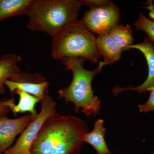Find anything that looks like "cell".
I'll return each mask as SVG.
<instances>
[{"label": "cell", "instance_id": "12", "mask_svg": "<svg viewBox=\"0 0 154 154\" xmlns=\"http://www.w3.org/2000/svg\"><path fill=\"white\" fill-rule=\"evenodd\" d=\"M96 45L100 55L103 56L107 65L112 64L120 59L122 51L109 34L99 35L96 38Z\"/></svg>", "mask_w": 154, "mask_h": 154}, {"label": "cell", "instance_id": "20", "mask_svg": "<svg viewBox=\"0 0 154 154\" xmlns=\"http://www.w3.org/2000/svg\"><path fill=\"white\" fill-rule=\"evenodd\" d=\"M152 154H154V153H152Z\"/></svg>", "mask_w": 154, "mask_h": 154}, {"label": "cell", "instance_id": "7", "mask_svg": "<svg viewBox=\"0 0 154 154\" xmlns=\"http://www.w3.org/2000/svg\"><path fill=\"white\" fill-rule=\"evenodd\" d=\"M11 94L21 91L41 99L48 94L49 83L38 72H20L14 80H8L5 83Z\"/></svg>", "mask_w": 154, "mask_h": 154}, {"label": "cell", "instance_id": "18", "mask_svg": "<svg viewBox=\"0 0 154 154\" xmlns=\"http://www.w3.org/2000/svg\"><path fill=\"white\" fill-rule=\"evenodd\" d=\"M11 111V108L0 103V117L6 116L8 113Z\"/></svg>", "mask_w": 154, "mask_h": 154}, {"label": "cell", "instance_id": "4", "mask_svg": "<svg viewBox=\"0 0 154 154\" xmlns=\"http://www.w3.org/2000/svg\"><path fill=\"white\" fill-rule=\"evenodd\" d=\"M51 55L55 59L82 58L93 63L101 57L96 38L81 20L69 23L52 37Z\"/></svg>", "mask_w": 154, "mask_h": 154}, {"label": "cell", "instance_id": "11", "mask_svg": "<svg viewBox=\"0 0 154 154\" xmlns=\"http://www.w3.org/2000/svg\"><path fill=\"white\" fill-rule=\"evenodd\" d=\"M14 93L18 94L19 96V103L17 105H15L14 98L6 101H0V103L10 107L15 116L18 113L29 112L34 118H36L38 113L35 110V106L36 103L40 102L41 99L24 91H16Z\"/></svg>", "mask_w": 154, "mask_h": 154}, {"label": "cell", "instance_id": "15", "mask_svg": "<svg viewBox=\"0 0 154 154\" xmlns=\"http://www.w3.org/2000/svg\"><path fill=\"white\" fill-rule=\"evenodd\" d=\"M132 33V28L129 25L118 24L111 29L108 34L123 52L127 48L132 45L134 42Z\"/></svg>", "mask_w": 154, "mask_h": 154}, {"label": "cell", "instance_id": "3", "mask_svg": "<svg viewBox=\"0 0 154 154\" xmlns=\"http://www.w3.org/2000/svg\"><path fill=\"white\" fill-rule=\"evenodd\" d=\"M83 0H33L27 12V28L56 35L69 23L78 19Z\"/></svg>", "mask_w": 154, "mask_h": 154}, {"label": "cell", "instance_id": "2", "mask_svg": "<svg viewBox=\"0 0 154 154\" xmlns=\"http://www.w3.org/2000/svg\"><path fill=\"white\" fill-rule=\"evenodd\" d=\"M66 70L72 72L71 83L67 88L58 91L59 98L64 99L66 103L72 102L75 105V113H77L81 107L82 112L87 116H96L101 109V100L94 96L92 88L94 77L101 72L103 66L107 64L99 61L98 66L93 70H88L83 66L85 61L82 58H64L61 60Z\"/></svg>", "mask_w": 154, "mask_h": 154}, {"label": "cell", "instance_id": "14", "mask_svg": "<svg viewBox=\"0 0 154 154\" xmlns=\"http://www.w3.org/2000/svg\"><path fill=\"white\" fill-rule=\"evenodd\" d=\"M33 0H0V22L10 17L26 14Z\"/></svg>", "mask_w": 154, "mask_h": 154}, {"label": "cell", "instance_id": "6", "mask_svg": "<svg viewBox=\"0 0 154 154\" xmlns=\"http://www.w3.org/2000/svg\"><path fill=\"white\" fill-rule=\"evenodd\" d=\"M120 11L112 2L105 5L90 8L81 19L91 32L99 35L108 34L116 25L119 24Z\"/></svg>", "mask_w": 154, "mask_h": 154}, {"label": "cell", "instance_id": "13", "mask_svg": "<svg viewBox=\"0 0 154 154\" xmlns=\"http://www.w3.org/2000/svg\"><path fill=\"white\" fill-rule=\"evenodd\" d=\"M104 121L99 119L94 123V129L84 136V142L90 144L96 150L98 154H110L105 139L106 129L103 126Z\"/></svg>", "mask_w": 154, "mask_h": 154}, {"label": "cell", "instance_id": "10", "mask_svg": "<svg viewBox=\"0 0 154 154\" xmlns=\"http://www.w3.org/2000/svg\"><path fill=\"white\" fill-rule=\"evenodd\" d=\"M21 60V56L16 54H5L0 57V94L5 92L6 81L14 80L21 72L18 63Z\"/></svg>", "mask_w": 154, "mask_h": 154}, {"label": "cell", "instance_id": "16", "mask_svg": "<svg viewBox=\"0 0 154 154\" xmlns=\"http://www.w3.org/2000/svg\"><path fill=\"white\" fill-rule=\"evenodd\" d=\"M137 30H142L148 36V38L154 44V21L147 19L142 14H140L139 17L134 23Z\"/></svg>", "mask_w": 154, "mask_h": 154}, {"label": "cell", "instance_id": "8", "mask_svg": "<svg viewBox=\"0 0 154 154\" xmlns=\"http://www.w3.org/2000/svg\"><path fill=\"white\" fill-rule=\"evenodd\" d=\"M135 48L140 51L143 54L147 63L148 75L146 81L137 87L132 86L125 88H121L118 85L113 88V93L114 96L120 92L125 91H133L139 93H146L154 88V44L148 38H145L143 42L137 44H133L127 48Z\"/></svg>", "mask_w": 154, "mask_h": 154}, {"label": "cell", "instance_id": "5", "mask_svg": "<svg viewBox=\"0 0 154 154\" xmlns=\"http://www.w3.org/2000/svg\"><path fill=\"white\" fill-rule=\"evenodd\" d=\"M40 102V113L26 127L15 145L7 149L5 154H22L25 151L30 150L45 122L56 113V103L48 94L43 97Z\"/></svg>", "mask_w": 154, "mask_h": 154}, {"label": "cell", "instance_id": "1", "mask_svg": "<svg viewBox=\"0 0 154 154\" xmlns=\"http://www.w3.org/2000/svg\"><path fill=\"white\" fill-rule=\"evenodd\" d=\"M86 122L57 113L46 120L30 149L31 154H79L88 132Z\"/></svg>", "mask_w": 154, "mask_h": 154}, {"label": "cell", "instance_id": "19", "mask_svg": "<svg viewBox=\"0 0 154 154\" xmlns=\"http://www.w3.org/2000/svg\"><path fill=\"white\" fill-rule=\"evenodd\" d=\"M22 154H31V153L30 152V150H26Z\"/></svg>", "mask_w": 154, "mask_h": 154}, {"label": "cell", "instance_id": "9", "mask_svg": "<svg viewBox=\"0 0 154 154\" xmlns=\"http://www.w3.org/2000/svg\"><path fill=\"white\" fill-rule=\"evenodd\" d=\"M34 119L30 113L15 119L0 117V154L9 148L16 137Z\"/></svg>", "mask_w": 154, "mask_h": 154}, {"label": "cell", "instance_id": "17", "mask_svg": "<svg viewBox=\"0 0 154 154\" xmlns=\"http://www.w3.org/2000/svg\"><path fill=\"white\" fill-rule=\"evenodd\" d=\"M150 92L149 97L145 104L138 105L140 112L146 113L149 111H154V88Z\"/></svg>", "mask_w": 154, "mask_h": 154}]
</instances>
